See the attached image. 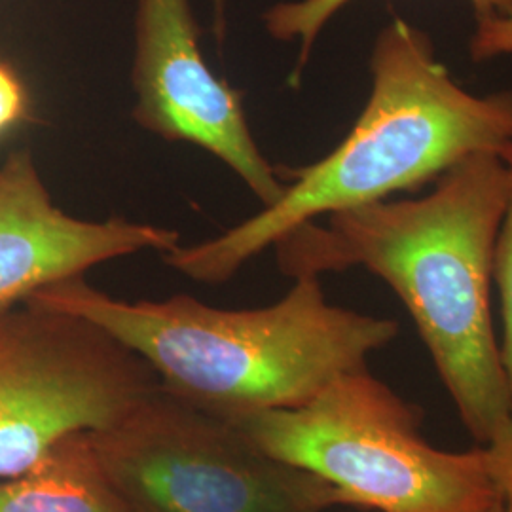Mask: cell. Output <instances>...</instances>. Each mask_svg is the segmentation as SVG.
<instances>
[{
    "label": "cell",
    "instance_id": "11",
    "mask_svg": "<svg viewBox=\"0 0 512 512\" xmlns=\"http://www.w3.org/2000/svg\"><path fill=\"white\" fill-rule=\"evenodd\" d=\"M511 167V196L507 203V211L501 222V230L495 241L494 251V281L501 296V311H503V348L501 363L507 378V387L511 395L512 408V154L505 160Z\"/></svg>",
    "mask_w": 512,
    "mask_h": 512
},
{
    "label": "cell",
    "instance_id": "3",
    "mask_svg": "<svg viewBox=\"0 0 512 512\" xmlns=\"http://www.w3.org/2000/svg\"><path fill=\"white\" fill-rule=\"evenodd\" d=\"M277 304L219 310L177 294L126 302L82 277L25 302L71 313L105 330L158 376L165 391L222 420L308 403L342 374L365 368L399 323L327 302L319 277L294 279Z\"/></svg>",
    "mask_w": 512,
    "mask_h": 512
},
{
    "label": "cell",
    "instance_id": "1",
    "mask_svg": "<svg viewBox=\"0 0 512 512\" xmlns=\"http://www.w3.org/2000/svg\"><path fill=\"white\" fill-rule=\"evenodd\" d=\"M416 200L366 203L310 220L275 243L293 279L365 268L403 300L473 439L488 444L512 418L490 285L495 241L511 196V167L473 154Z\"/></svg>",
    "mask_w": 512,
    "mask_h": 512
},
{
    "label": "cell",
    "instance_id": "8",
    "mask_svg": "<svg viewBox=\"0 0 512 512\" xmlns=\"http://www.w3.org/2000/svg\"><path fill=\"white\" fill-rule=\"evenodd\" d=\"M179 232L63 213L29 150L12 152L0 167V308L25 302L44 287L82 277L90 268L147 249L162 255L179 245Z\"/></svg>",
    "mask_w": 512,
    "mask_h": 512
},
{
    "label": "cell",
    "instance_id": "15",
    "mask_svg": "<svg viewBox=\"0 0 512 512\" xmlns=\"http://www.w3.org/2000/svg\"><path fill=\"white\" fill-rule=\"evenodd\" d=\"M215 10H217V37L222 40L224 37V0H215Z\"/></svg>",
    "mask_w": 512,
    "mask_h": 512
},
{
    "label": "cell",
    "instance_id": "6",
    "mask_svg": "<svg viewBox=\"0 0 512 512\" xmlns=\"http://www.w3.org/2000/svg\"><path fill=\"white\" fill-rule=\"evenodd\" d=\"M158 387L139 355L88 319L29 302L0 308V478L109 427Z\"/></svg>",
    "mask_w": 512,
    "mask_h": 512
},
{
    "label": "cell",
    "instance_id": "2",
    "mask_svg": "<svg viewBox=\"0 0 512 512\" xmlns=\"http://www.w3.org/2000/svg\"><path fill=\"white\" fill-rule=\"evenodd\" d=\"M372 90L348 137L315 164L287 169L281 198L222 236L164 253L165 264L220 285L294 228L435 183L461 160L512 154V90L475 95L435 54L431 37L393 19L370 55Z\"/></svg>",
    "mask_w": 512,
    "mask_h": 512
},
{
    "label": "cell",
    "instance_id": "12",
    "mask_svg": "<svg viewBox=\"0 0 512 512\" xmlns=\"http://www.w3.org/2000/svg\"><path fill=\"white\" fill-rule=\"evenodd\" d=\"M484 450L505 512H512V418L495 431Z\"/></svg>",
    "mask_w": 512,
    "mask_h": 512
},
{
    "label": "cell",
    "instance_id": "9",
    "mask_svg": "<svg viewBox=\"0 0 512 512\" xmlns=\"http://www.w3.org/2000/svg\"><path fill=\"white\" fill-rule=\"evenodd\" d=\"M0 512L133 511L110 484L88 433H76L31 469L0 478Z\"/></svg>",
    "mask_w": 512,
    "mask_h": 512
},
{
    "label": "cell",
    "instance_id": "7",
    "mask_svg": "<svg viewBox=\"0 0 512 512\" xmlns=\"http://www.w3.org/2000/svg\"><path fill=\"white\" fill-rule=\"evenodd\" d=\"M133 118L165 141H184L228 165L264 207L285 183L256 147L241 92L213 73L200 50L190 0H137Z\"/></svg>",
    "mask_w": 512,
    "mask_h": 512
},
{
    "label": "cell",
    "instance_id": "10",
    "mask_svg": "<svg viewBox=\"0 0 512 512\" xmlns=\"http://www.w3.org/2000/svg\"><path fill=\"white\" fill-rule=\"evenodd\" d=\"M353 0H294L281 2L272 6L264 14L266 31L281 42H298L300 57L294 69L291 84L300 82L311 48L325 25L334 18L342 8ZM475 12L476 21L482 19L511 18L512 0H469Z\"/></svg>",
    "mask_w": 512,
    "mask_h": 512
},
{
    "label": "cell",
    "instance_id": "16",
    "mask_svg": "<svg viewBox=\"0 0 512 512\" xmlns=\"http://www.w3.org/2000/svg\"><path fill=\"white\" fill-rule=\"evenodd\" d=\"M486 512H505V507H503V503H501V499L495 503L492 509H488Z\"/></svg>",
    "mask_w": 512,
    "mask_h": 512
},
{
    "label": "cell",
    "instance_id": "4",
    "mask_svg": "<svg viewBox=\"0 0 512 512\" xmlns=\"http://www.w3.org/2000/svg\"><path fill=\"white\" fill-rule=\"evenodd\" d=\"M258 450L327 480L344 505L380 512H486L501 499L486 450L446 452L421 435L420 406L368 368L308 403L228 420Z\"/></svg>",
    "mask_w": 512,
    "mask_h": 512
},
{
    "label": "cell",
    "instance_id": "13",
    "mask_svg": "<svg viewBox=\"0 0 512 512\" xmlns=\"http://www.w3.org/2000/svg\"><path fill=\"white\" fill-rule=\"evenodd\" d=\"M469 55L476 63L512 55V16L476 21L475 33L469 40Z\"/></svg>",
    "mask_w": 512,
    "mask_h": 512
},
{
    "label": "cell",
    "instance_id": "5",
    "mask_svg": "<svg viewBox=\"0 0 512 512\" xmlns=\"http://www.w3.org/2000/svg\"><path fill=\"white\" fill-rule=\"evenodd\" d=\"M88 437L133 512H325L344 505L327 480L264 454L230 421L162 385Z\"/></svg>",
    "mask_w": 512,
    "mask_h": 512
},
{
    "label": "cell",
    "instance_id": "14",
    "mask_svg": "<svg viewBox=\"0 0 512 512\" xmlns=\"http://www.w3.org/2000/svg\"><path fill=\"white\" fill-rule=\"evenodd\" d=\"M29 114V93L12 65L0 61V137Z\"/></svg>",
    "mask_w": 512,
    "mask_h": 512
}]
</instances>
